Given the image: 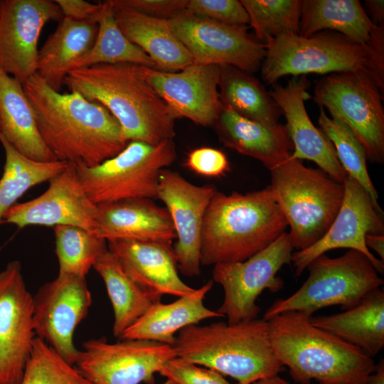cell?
<instances>
[{
    "label": "cell",
    "instance_id": "6da1fadb",
    "mask_svg": "<svg viewBox=\"0 0 384 384\" xmlns=\"http://www.w3.org/2000/svg\"><path fill=\"white\" fill-rule=\"evenodd\" d=\"M40 135L58 161L92 167L128 143L114 117L77 92L60 93L37 73L23 85Z\"/></svg>",
    "mask_w": 384,
    "mask_h": 384
},
{
    "label": "cell",
    "instance_id": "7a4b0ae2",
    "mask_svg": "<svg viewBox=\"0 0 384 384\" xmlns=\"http://www.w3.org/2000/svg\"><path fill=\"white\" fill-rule=\"evenodd\" d=\"M64 84L104 106L119 122L124 139L158 144L175 136V115L144 78L141 65L97 64L70 71Z\"/></svg>",
    "mask_w": 384,
    "mask_h": 384
},
{
    "label": "cell",
    "instance_id": "3957f363",
    "mask_svg": "<svg viewBox=\"0 0 384 384\" xmlns=\"http://www.w3.org/2000/svg\"><path fill=\"white\" fill-rule=\"evenodd\" d=\"M298 311L267 320L272 346L293 379L301 383L364 384L375 368L372 357L358 347L311 322Z\"/></svg>",
    "mask_w": 384,
    "mask_h": 384
},
{
    "label": "cell",
    "instance_id": "277c9868",
    "mask_svg": "<svg viewBox=\"0 0 384 384\" xmlns=\"http://www.w3.org/2000/svg\"><path fill=\"white\" fill-rule=\"evenodd\" d=\"M287 227L270 186L246 193L216 191L203 218L201 264L244 261L270 245Z\"/></svg>",
    "mask_w": 384,
    "mask_h": 384
},
{
    "label": "cell",
    "instance_id": "5b68a950",
    "mask_svg": "<svg viewBox=\"0 0 384 384\" xmlns=\"http://www.w3.org/2000/svg\"><path fill=\"white\" fill-rule=\"evenodd\" d=\"M173 347L176 356L213 369L239 384L278 375L284 366L272 346L264 319L191 325L179 331Z\"/></svg>",
    "mask_w": 384,
    "mask_h": 384
},
{
    "label": "cell",
    "instance_id": "8992f818",
    "mask_svg": "<svg viewBox=\"0 0 384 384\" xmlns=\"http://www.w3.org/2000/svg\"><path fill=\"white\" fill-rule=\"evenodd\" d=\"M265 44L260 69L267 84L274 85L289 75L363 72L384 88V58L341 33L323 31L307 38L284 34Z\"/></svg>",
    "mask_w": 384,
    "mask_h": 384
},
{
    "label": "cell",
    "instance_id": "52a82bcc",
    "mask_svg": "<svg viewBox=\"0 0 384 384\" xmlns=\"http://www.w3.org/2000/svg\"><path fill=\"white\" fill-rule=\"evenodd\" d=\"M270 173V186L290 228L294 249L308 248L335 219L343 199V183L290 156Z\"/></svg>",
    "mask_w": 384,
    "mask_h": 384
},
{
    "label": "cell",
    "instance_id": "ba28073f",
    "mask_svg": "<svg viewBox=\"0 0 384 384\" xmlns=\"http://www.w3.org/2000/svg\"><path fill=\"white\" fill-rule=\"evenodd\" d=\"M307 268L309 274L302 286L289 297L275 301L265 311V320L287 311L312 316L316 311L335 305L348 309L383 284L368 257L354 250L335 258L323 254Z\"/></svg>",
    "mask_w": 384,
    "mask_h": 384
},
{
    "label": "cell",
    "instance_id": "9c48e42d",
    "mask_svg": "<svg viewBox=\"0 0 384 384\" xmlns=\"http://www.w3.org/2000/svg\"><path fill=\"white\" fill-rule=\"evenodd\" d=\"M176 159L173 139L158 144L130 141L117 155L92 167L76 166L79 181L95 205L157 197L160 172Z\"/></svg>",
    "mask_w": 384,
    "mask_h": 384
},
{
    "label": "cell",
    "instance_id": "30bf717a",
    "mask_svg": "<svg viewBox=\"0 0 384 384\" xmlns=\"http://www.w3.org/2000/svg\"><path fill=\"white\" fill-rule=\"evenodd\" d=\"M383 89L363 72L333 73L316 85L313 100L345 124L362 144L367 160L384 161Z\"/></svg>",
    "mask_w": 384,
    "mask_h": 384
},
{
    "label": "cell",
    "instance_id": "8fae6325",
    "mask_svg": "<svg viewBox=\"0 0 384 384\" xmlns=\"http://www.w3.org/2000/svg\"><path fill=\"white\" fill-rule=\"evenodd\" d=\"M294 247L288 233L248 259L213 265V279L223 287L224 299L218 312L228 318V324L257 318L260 308L256 300L265 290L277 292L284 281L277 276L292 262Z\"/></svg>",
    "mask_w": 384,
    "mask_h": 384
},
{
    "label": "cell",
    "instance_id": "7c38bea8",
    "mask_svg": "<svg viewBox=\"0 0 384 384\" xmlns=\"http://www.w3.org/2000/svg\"><path fill=\"white\" fill-rule=\"evenodd\" d=\"M82 343L75 366L92 384H154V375L176 356L173 346L142 339Z\"/></svg>",
    "mask_w": 384,
    "mask_h": 384
},
{
    "label": "cell",
    "instance_id": "4fadbf2b",
    "mask_svg": "<svg viewBox=\"0 0 384 384\" xmlns=\"http://www.w3.org/2000/svg\"><path fill=\"white\" fill-rule=\"evenodd\" d=\"M170 22L194 63L229 65L248 73L260 68L265 44L250 35L246 26L215 21L188 11Z\"/></svg>",
    "mask_w": 384,
    "mask_h": 384
},
{
    "label": "cell",
    "instance_id": "5bb4252c",
    "mask_svg": "<svg viewBox=\"0 0 384 384\" xmlns=\"http://www.w3.org/2000/svg\"><path fill=\"white\" fill-rule=\"evenodd\" d=\"M33 301L36 337L75 366L80 350L74 344V332L92 304L85 277L58 274L39 288Z\"/></svg>",
    "mask_w": 384,
    "mask_h": 384
},
{
    "label": "cell",
    "instance_id": "9a60e30c",
    "mask_svg": "<svg viewBox=\"0 0 384 384\" xmlns=\"http://www.w3.org/2000/svg\"><path fill=\"white\" fill-rule=\"evenodd\" d=\"M343 183V202L328 231L311 246L293 252L292 262L297 277L316 257L338 248L363 253L377 272L383 274L384 261L376 258L365 242L368 234L384 233L383 211L374 205L368 193L354 179L347 176Z\"/></svg>",
    "mask_w": 384,
    "mask_h": 384
},
{
    "label": "cell",
    "instance_id": "2e32d148",
    "mask_svg": "<svg viewBox=\"0 0 384 384\" xmlns=\"http://www.w3.org/2000/svg\"><path fill=\"white\" fill-rule=\"evenodd\" d=\"M33 315L21 262L11 261L0 272V384H18L23 376L36 338Z\"/></svg>",
    "mask_w": 384,
    "mask_h": 384
},
{
    "label": "cell",
    "instance_id": "e0dca14e",
    "mask_svg": "<svg viewBox=\"0 0 384 384\" xmlns=\"http://www.w3.org/2000/svg\"><path fill=\"white\" fill-rule=\"evenodd\" d=\"M216 191L211 185L191 183L176 171L165 169L160 172L156 198L171 217L177 239L173 248L178 269L186 277L200 274L203 218Z\"/></svg>",
    "mask_w": 384,
    "mask_h": 384
},
{
    "label": "cell",
    "instance_id": "ac0fdd59",
    "mask_svg": "<svg viewBox=\"0 0 384 384\" xmlns=\"http://www.w3.org/2000/svg\"><path fill=\"white\" fill-rule=\"evenodd\" d=\"M63 18L50 0H4L0 7V69L22 85L36 73L38 43L44 26Z\"/></svg>",
    "mask_w": 384,
    "mask_h": 384
},
{
    "label": "cell",
    "instance_id": "d6986e66",
    "mask_svg": "<svg viewBox=\"0 0 384 384\" xmlns=\"http://www.w3.org/2000/svg\"><path fill=\"white\" fill-rule=\"evenodd\" d=\"M49 183V187L41 196L10 208L4 214L3 223L18 228L73 225L95 232L97 206L85 193L75 165L68 163L66 168Z\"/></svg>",
    "mask_w": 384,
    "mask_h": 384
},
{
    "label": "cell",
    "instance_id": "ffe728a7",
    "mask_svg": "<svg viewBox=\"0 0 384 384\" xmlns=\"http://www.w3.org/2000/svg\"><path fill=\"white\" fill-rule=\"evenodd\" d=\"M144 78L176 118L213 127L222 103L219 95L220 66L193 63L179 71H164L141 65Z\"/></svg>",
    "mask_w": 384,
    "mask_h": 384
},
{
    "label": "cell",
    "instance_id": "44dd1931",
    "mask_svg": "<svg viewBox=\"0 0 384 384\" xmlns=\"http://www.w3.org/2000/svg\"><path fill=\"white\" fill-rule=\"evenodd\" d=\"M309 82L306 75L294 76L284 86L274 84L270 94L286 119L293 144L291 159L314 161L334 180L343 183L347 175L332 143L311 121L305 107Z\"/></svg>",
    "mask_w": 384,
    "mask_h": 384
},
{
    "label": "cell",
    "instance_id": "7402d4cb",
    "mask_svg": "<svg viewBox=\"0 0 384 384\" xmlns=\"http://www.w3.org/2000/svg\"><path fill=\"white\" fill-rule=\"evenodd\" d=\"M107 242L108 250L128 277L156 300L164 294L181 297L196 290L180 278L171 242L129 240Z\"/></svg>",
    "mask_w": 384,
    "mask_h": 384
},
{
    "label": "cell",
    "instance_id": "603a6c76",
    "mask_svg": "<svg viewBox=\"0 0 384 384\" xmlns=\"http://www.w3.org/2000/svg\"><path fill=\"white\" fill-rule=\"evenodd\" d=\"M95 233L107 242L129 240L171 242L176 238L166 208L149 198L97 205Z\"/></svg>",
    "mask_w": 384,
    "mask_h": 384
},
{
    "label": "cell",
    "instance_id": "cb8c5ba5",
    "mask_svg": "<svg viewBox=\"0 0 384 384\" xmlns=\"http://www.w3.org/2000/svg\"><path fill=\"white\" fill-rule=\"evenodd\" d=\"M331 31L384 58V27L373 23L358 0H302L299 35Z\"/></svg>",
    "mask_w": 384,
    "mask_h": 384
},
{
    "label": "cell",
    "instance_id": "d4e9b609",
    "mask_svg": "<svg viewBox=\"0 0 384 384\" xmlns=\"http://www.w3.org/2000/svg\"><path fill=\"white\" fill-rule=\"evenodd\" d=\"M213 127L225 146L257 159L270 171L287 160L293 151L285 125H265L223 104Z\"/></svg>",
    "mask_w": 384,
    "mask_h": 384
},
{
    "label": "cell",
    "instance_id": "484cf974",
    "mask_svg": "<svg viewBox=\"0 0 384 384\" xmlns=\"http://www.w3.org/2000/svg\"><path fill=\"white\" fill-rule=\"evenodd\" d=\"M116 22L124 36L155 63L156 69L179 71L194 63L174 33L170 20L151 17L109 1Z\"/></svg>",
    "mask_w": 384,
    "mask_h": 384
},
{
    "label": "cell",
    "instance_id": "4316f807",
    "mask_svg": "<svg viewBox=\"0 0 384 384\" xmlns=\"http://www.w3.org/2000/svg\"><path fill=\"white\" fill-rule=\"evenodd\" d=\"M213 284V282L210 280L193 293L169 304L156 302L124 331L120 339L148 340L173 346L174 334L181 329L204 319L224 317L203 304Z\"/></svg>",
    "mask_w": 384,
    "mask_h": 384
},
{
    "label": "cell",
    "instance_id": "83f0119b",
    "mask_svg": "<svg viewBox=\"0 0 384 384\" xmlns=\"http://www.w3.org/2000/svg\"><path fill=\"white\" fill-rule=\"evenodd\" d=\"M0 134L20 154L41 162L58 161L43 141L23 85L0 69Z\"/></svg>",
    "mask_w": 384,
    "mask_h": 384
},
{
    "label": "cell",
    "instance_id": "f1b7e54d",
    "mask_svg": "<svg viewBox=\"0 0 384 384\" xmlns=\"http://www.w3.org/2000/svg\"><path fill=\"white\" fill-rule=\"evenodd\" d=\"M97 31V23L63 17L38 50L36 73L60 92L68 73L91 49Z\"/></svg>",
    "mask_w": 384,
    "mask_h": 384
},
{
    "label": "cell",
    "instance_id": "f546056e",
    "mask_svg": "<svg viewBox=\"0 0 384 384\" xmlns=\"http://www.w3.org/2000/svg\"><path fill=\"white\" fill-rule=\"evenodd\" d=\"M311 322L373 358L384 346V291L378 288L355 306L333 315L311 316Z\"/></svg>",
    "mask_w": 384,
    "mask_h": 384
},
{
    "label": "cell",
    "instance_id": "4dcf8cb0",
    "mask_svg": "<svg viewBox=\"0 0 384 384\" xmlns=\"http://www.w3.org/2000/svg\"><path fill=\"white\" fill-rule=\"evenodd\" d=\"M221 103L237 114L268 126L279 123V107L260 82L250 73L233 66H220Z\"/></svg>",
    "mask_w": 384,
    "mask_h": 384
},
{
    "label": "cell",
    "instance_id": "1f68e13d",
    "mask_svg": "<svg viewBox=\"0 0 384 384\" xmlns=\"http://www.w3.org/2000/svg\"><path fill=\"white\" fill-rule=\"evenodd\" d=\"M93 268L102 277L114 311L113 336L120 338L156 300L134 284L108 250L97 260Z\"/></svg>",
    "mask_w": 384,
    "mask_h": 384
},
{
    "label": "cell",
    "instance_id": "d6a6232c",
    "mask_svg": "<svg viewBox=\"0 0 384 384\" xmlns=\"http://www.w3.org/2000/svg\"><path fill=\"white\" fill-rule=\"evenodd\" d=\"M6 161L0 179V225L6 211L31 188L50 181L61 173L68 163L31 159L16 150L0 134Z\"/></svg>",
    "mask_w": 384,
    "mask_h": 384
},
{
    "label": "cell",
    "instance_id": "836d02e7",
    "mask_svg": "<svg viewBox=\"0 0 384 384\" xmlns=\"http://www.w3.org/2000/svg\"><path fill=\"white\" fill-rule=\"evenodd\" d=\"M98 20L97 34L89 52L75 65V68L97 64L132 63L151 68L156 65L151 58L131 42L119 28L109 1Z\"/></svg>",
    "mask_w": 384,
    "mask_h": 384
},
{
    "label": "cell",
    "instance_id": "e575fe53",
    "mask_svg": "<svg viewBox=\"0 0 384 384\" xmlns=\"http://www.w3.org/2000/svg\"><path fill=\"white\" fill-rule=\"evenodd\" d=\"M58 274L85 277L107 242L94 231L73 225L53 227Z\"/></svg>",
    "mask_w": 384,
    "mask_h": 384
},
{
    "label": "cell",
    "instance_id": "d590c367",
    "mask_svg": "<svg viewBox=\"0 0 384 384\" xmlns=\"http://www.w3.org/2000/svg\"><path fill=\"white\" fill-rule=\"evenodd\" d=\"M319 129L332 143L338 161L346 175L357 181L380 210L378 194L367 169L366 151L352 131L342 122L327 116L320 107Z\"/></svg>",
    "mask_w": 384,
    "mask_h": 384
},
{
    "label": "cell",
    "instance_id": "8d00e7d4",
    "mask_svg": "<svg viewBox=\"0 0 384 384\" xmlns=\"http://www.w3.org/2000/svg\"><path fill=\"white\" fill-rule=\"evenodd\" d=\"M255 37L265 43L284 34H299L302 0H241Z\"/></svg>",
    "mask_w": 384,
    "mask_h": 384
},
{
    "label": "cell",
    "instance_id": "74e56055",
    "mask_svg": "<svg viewBox=\"0 0 384 384\" xmlns=\"http://www.w3.org/2000/svg\"><path fill=\"white\" fill-rule=\"evenodd\" d=\"M18 384H92L43 340L36 337Z\"/></svg>",
    "mask_w": 384,
    "mask_h": 384
},
{
    "label": "cell",
    "instance_id": "f35d334b",
    "mask_svg": "<svg viewBox=\"0 0 384 384\" xmlns=\"http://www.w3.org/2000/svg\"><path fill=\"white\" fill-rule=\"evenodd\" d=\"M159 373L177 384H232L216 370L200 367L178 356L169 360Z\"/></svg>",
    "mask_w": 384,
    "mask_h": 384
},
{
    "label": "cell",
    "instance_id": "ab89813d",
    "mask_svg": "<svg viewBox=\"0 0 384 384\" xmlns=\"http://www.w3.org/2000/svg\"><path fill=\"white\" fill-rule=\"evenodd\" d=\"M186 11L226 23L250 25L248 14L238 0H188Z\"/></svg>",
    "mask_w": 384,
    "mask_h": 384
},
{
    "label": "cell",
    "instance_id": "60d3db41",
    "mask_svg": "<svg viewBox=\"0 0 384 384\" xmlns=\"http://www.w3.org/2000/svg\"><path fill=\"white\" fill-rule=\"evenodd\" d=\"M184 164L194 173L208 177L221 176L230 170L226 155L222 151L211 147L191 150Z\"/></svg>",
    "mask_w": 384,
    "mask_h": 384
},
{
    "label": "cell",
    "instance_id": "b9f144b4",
    "mask_svg": "<svg viewBox=\"0 0 384 384\" xmlns=\"http://www.w3.org/2000/svg\"><path fill=\"white\" fill-rule=\"evenodd\" d=\"M151 17L171 20L187 9L188 0H112Z\"/></svg>",
    "mask_w": 384,
    "mask_h": 384
},
{
    "label": "cell",
    "instance_id": "7bdbcfd3",
    "mask_svg": "<svg viewBox=\"0 0 384 384\" xmlns=\"http://www.w3.org/2000/svg\"><path fill=\"white\" fill-rule=\"evenodd\" d=\"M63 17L75 21L97 23L105 4H92L83 0H55Z\"/></svg>",
    "mask_w": 384,
    "mask_h": 384
},
{
    "label": "cell",
    "instance_id": "ee69618b",
    "mask_svg": "<svg viewBox=\"0 0 384 384\" xmlns=\"http://www.w3.org/2000/svg\"><path fill=\"white\" fill-rule=\"evenodd\" d=\"M365 6L366 11L373 23L384 27V1L366 0Z\"/></svg>",
    "mask_w": 384,
    "mask_h": 384
},
{
    "label": "cell",
    "instance_id": "f6af8a7d",
    "mask_svg": "<svg viewBox=\"0 0 384 384\" xmlns=\"http://www.w3.org/2000/svg\"><path fill=\"white\" fill-rule=\"evenodd\" d=\"M366 247L373 250L384 261V235L383 234H368L365 238Z\"/></svg>",
    "mask_w": 384,
    "mask_h": 384
},
{
    "label": "cell",
    "instance_id": "bcb514c9",
    "mask_svg": "<svg viewBox=\"0 0 384 384\" xmlns=\"http://www.w3.org/2000/svg\"><path fill=\"white\" fill-rule=\"evenodd\" d=\"M364 384H384V360L376 364L374 371L369 375Z\"/></svg>",
    "mask_w": 384,
    "mask_h": 384
},
{
    "label": "cell",
    "instance_id": "7dc6e473",
    "mask_svg": "<svg viewBox=\"0 0 384 384\" xmlns=\"http://www.w3.org/2000/svg\"><path fill=\"white\" fill-rule=\"evenodd\" d=\"M251 384H291L278 375L256 380Z\"/></svg>",
    "mask_w": 384,
    "mask_h": 384
},
{
    "label": "cell",
    "instance_id": "c3c4849f",
    "mask_svg": "<svg viewBox=\"0 0 384 384\" xmlns=\"http://www.w3.org/2000/svg\"><path fill=\"white\" fill-rule=\"evenodd\" d=\"M162 384H177L176 383L172 381V380H166V382H164V383Z\"/></svg>",
    "mask_w": 384,
    "mask_h": 384
},
{
    "label": "cell",
    "instance_id": "681fc988",
    "mask_svg": "<svg viewBox=\"0 0 384 384\" xmlns=\"http://www.w3.org/2000/svg\"><path fill=\"white\" fill-rule=\"evenodd\" d=\"M1 1H0V7H1Z\"/></svg>",
    "mask_w": 384,
    "mask_h": 384
},
{
    "label": "cell",
    "instance_id": "f907efd6",
    "mask_svg": "<svg viewBox=\"0 0 384 384\" xmlns=\"http://www.w3.org/2000/svg\"><path fill=\"white\" fill-rule=\"evenodd\" d=\"M307 384H311V383H307Z\"/></svg>",
    "mask_w": 384,
    "mask_h": 384
}]
</instances>
